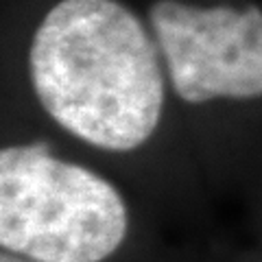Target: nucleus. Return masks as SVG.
Returning a JSON list of instances; mask_svg holds the SVG:
<instances>
[{
	"label": "nucleus",
	"instance_id": "f257e3e1",
	"mask_svg": "<svg viewBox=\"0 0 262 262\" xmlns=\"http://www.w3.org/2000/svg\"><path fill=\"white\" fill-rule=\"evenodd\" d=\"M160 48L118 0H59L29 46V79L42 110L81 142L134 151L164 110Z\"/></svg>",
	"mask_w": 262,
	"mask_h": 262
},
{
	"label": "nucleus",
	"instance_id": "f03ea898",
	"mask_svg": "<svg viewBox=\"0 0 262 262\" xmlns=\"http://www.w3.org/2000/svg\"><path fill=\"white\" fill-rule=\"evenodd\" d=\"M127 206L107 179L37 140L0 151V245L33 262H101L127 236Z\"/></svg>",
	"mask_w": 262,
	"mask_h": 262
},
{
	"label": "nucleus",
	"instance_id": "7ed1b4c3",
	"mask_svg": "<svg viewBox=\"0 0 262 262\" xmlns=\"http://www.w3.org/2000/svg\"><path fill=\"white\" fill-rule=\"evenodd\" d=\"M149 24L170 88L186 103L262 96V9L158 0Z\"/></svg>",
	"mask_w": 262,
	"mask_h": 262
},
{
	"label": "nucleus",
	"instance_id": "20e7f679",
	"mask_svg": "<svg viewBox=\"0 0 262 262\" xmlns=\"http://www.w3.org/2000/svg\"><path fill=\"white\" fill-rule=\"evenodd\" d=\"M0 262H33V260H24V258H20L18 253H11V251H3V256H0Z\"/></svg>",
	"mask_w": 262,
	"mask_h": 262
}]
</instances>
